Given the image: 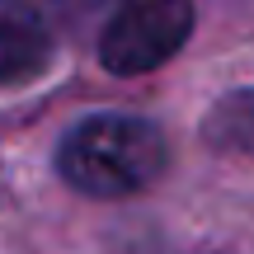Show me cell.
Segmentation results:
<instances>
[{"label":"cell","mask_w":254,"mask_h":254,"mask_svg":"<svg viewBox=\"0 0 254 254\" xmlns=\"http://www.w3.org/2000/svg\"><path fill=\"white\" fill-rule=\"evenodd\" d=\"M52 24L33 0H0V85H28L52 66Z\"/></svg>","instance_id":"3957f363"},{"label":"cell","mask_w":254,"mask_h":254,"mask_svg":"<svg viewBox=\"0 0 254 254\" xmlns=\"http://www.w3.org/2000/svg\"><path fill=\"white\" fill-rule=\"evenodd\" d=\"M109 5V0H52V9H57V19H62L66 28H85L99 9Z\"/></svg>","instance_id":"5b68a950"},{"label":"cell","mask_w":254,"mask_h":254,"mask_svg":"<svg viewBox=\"0 0 254 254\" xmlns=\"http://www.w3.org/2000/svg\"><path fill=\"white\" fill-rule=\"evenodd\" d=\"M193 33V0H118L99 28V62L113 75L160 71Z\"/></svg>","instance_id":"7a4b0ae2"},{"label":"cell","mask_w":254,"mask_h":254,"mask_svg":"<svg viewBox=\"0 0 254 254\" xmlns=\"http://www.w3.org/2000/svg\"><path fill=\"white\" fill-rule=\"evenodd\" d=\"M165 136L136 113H90L62 136L57 174L85 198H132L165 174Z\"/></svg>","instance_id":"6da1fadb"},{"label":"cell","mask_w":254,"mask_h":254,"mask_svg":"<svg viewBox=\"0 0 254 254\" xmlns=\"http://www.w3.org/2000/svg\"><path fill=\"white\" fill-rule=\"evenodd\" d=\"M202 136H207L217 151L231 155H250L254 160V90H231L202 118Z\"/></svg>","instance_id":"277c9868"}]
</instances>
